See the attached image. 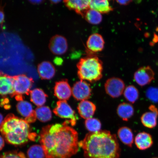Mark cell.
<instances>
[{
  "label": "cell",
  "mask_w": 158,
  "mask_h": 158,
  "mask_svg": "<svg viewBox=\"0 0 158 158\" xmlns=\"http://www.w3.org/2000/svg\"><path fill=\"white\" fill-rule=\"evenodd\" d=\"M69 120L62 124L48 125L42 128L40 142L45 158H71L79 149L78 133L69 126Z\"/></svg>",
  "instance_id": "1"
},
{
  "label": "cell",
  "mask_w": 158,
  "mask_h": 158,
  "mask_svg": "<svg viewBox=\"0 0 158 158\" xmlns=\"http://www.w3.org/2000/svg\"><path fill=\"white\" fill-rule=\"evenodd\" d=\"M79 146L85 158H119L121 153L116 135L106 130L87 134Z\"/></svg>",
  "instance_id": "2"
},
{
  "label": "cell",
  "mask_w": 158,
  "mask_h": 158,
  "mask_svg": "<svg viewBox=\"0 0 158 158\" xmlns=\"http://www.w3.org/2000/svg\"><path fill=\"white\" fill-rule=\"evenodd\" d=\"M0 132L7 143L15 146L34 141L36 134L31 133L30 126L25 120L10 114L0 126Z\"/></svg>",
  "instance_id": "3"
},
{
  "label": "cell",
  "mask_w": 158,
  "mask_h": 158,
  "mask_svg": "<svg viewBox=\"0 0 158 158\" xmlns=\"http://www.w3.org/2000/svg\"><path fill=\"white\" fill-rule=\"evenodd\" d=\"M77 74L80 80L94 82L102 77L103 64L97 56H88L80 59L77 65Z\"/></svg>",
  "instance_id": "4"
},
{
  "label": "cell",
  "mask_w": 158,
  "mask_h": 158,
  "mask_svg": "<svg viewBox=\"0 0 158 158\" xmlns=\"http://www.w3.org/2000/svg\"><path fill=\"white\" fill-rule=\"evenodd\" d=\"M15 93L14 97L18 102L23 100V95H28L33 83L32 78L24 74L13 76Z\"/></svg>",
  "instance_id": "5"
},
{
  "label": "cell",
  "mask_w": 158,
  "mask_h": 158,
  "mask_svg": "<svg viewBox=\"0 0 158 158\" xmlns=\"http://www.w3.org/2000/svg\"><path fill=\"white\" fill-rule=\"evenodd\" d=\"M53 112L59 117L69 119L72 126L76 125L78 120L77 116L66 101L59 100L57 102Z\"/></svg>",
  "instance_id": "6"
},
{
  "label": "cell",
  "mask_w": 158,
  "mask_h": 158,
  "mask_svg": "<svg viewBox=\"0 0 158 158\" xmlns=\"http://www.w3.org/2000/svg\"><path fill=\"white\" fill-rule=\"evenodd\" d=\"M106 93L111 97H119L123 94L125 85L123 80L119 78L112 77L108 79L104 85Z\"/></svg>",
  "instance_id": "7"
},
{
  "label": "cell",
  "mask_w": 158,
  "mask_h": 158,
  "mask_svg": "<svg viewBox=\"0 0 158 158\" xmlns=\"http://www.w3.org/2000/svg\"><path fill=\"white\" fill-rule=\"evenodd\" d=\"M92 92L90 85L84 80H80L75 83L72 88V94L74 98L81 102L89 98Z\"/></svg>",
  "instance_id": "8"
},
{
  "label": "cell",
  "mask_w": 158,
  "mask_h": 158,
  "mask_svg": "<svg viewBox=\"0 0 158 158\" xmlns=\"http://www.w3.org/2000/svg\"><path fill=\"white\" fill-rule=\"evenodd\" d=\"M155 73L150 66L141 67L134 73V79L137 84L144 86L155 80Z\"/></svg>",
  "instance_id": "9"
},
{
  "label": "cell",
  "mask_w": 158,
  "mask_h": 158,
  "mask_svg": "<svg viewBox=\"0 0 158 158\" xmlns=\"http://www.w3.org/2000/svg\"><path fill=\"white\" fill-rule=\"evenodd\" d=\"M49 47L53 54L62 55L68 50V41L66 38L62 35H55L51 39Z\"/></svg>",
  "instance_id": "10"
},
{
  "label": "cell",
  "mask_w": 158,
  "mask_h": 158,
  "mask_svg": "<svg viewBox=\"0 0 158 158\" xmlns=\"http://www.w3.org/2000/svg\"><path fill=\"white\" fill-rule=\"evenodd\" d=\"M15 93L13 77L0 72V97L9 95L13 98Z\"/></svg>",
  "instance_id": "11"
},
{
  "label": "cell",
  "mask_w": 158,
  "mask_h": 158,
  "mask_svg": "<svg viewBox=\"0 0 158 158\" xmlns=\"http://www.w3.org/2000/svg\"><path fill=\"white\" fill-rule=\"evenodd\" d=\"M54 95L60 100L67 101L72 96V88L66 79L55 83L54 88Z\"/></svg>",
  "instance_id": "12"
},
{
  "label": "cell",
  "mask_w": 158,
  "mask_h": 158,
  "mask_svg": "<svg viewBox=\"0 0 158 158\" xmlns=\"http://www.w3.org/2000/svg\"><path fill=\"white\" fill-rule=\"evenodd\" d=\"M149 111L142 114L141 121L142 124L146 127L153 128L157 126L158 110L153 105H151L149 106Z\"/></svg>",
  "instance_id": "13"
},
{
  "label": "cell",
  "mask_w": 158,
  "mask_h": 158,
  "mask_svg": "<svg viewBox=\"0 0 158 158\" xmlns=\"http://www.w3.org/2000/svg\"><path fill=\"white\" fill-rule=\"evenodd\" d=\"M90 1L86 0H66L64 1L66 7L83 17L85 13L90 9Z\"/></svg>",
  "instance_id": "14"
},
{
  "label": "cell",
  "mask_w": 158,
  "mask_h": 158,
  "mask_svg": "<svg viewBox=\"0 0 158 158\" xmlns=\"http://www.w3.org/2000/svg\"><path fill=\"white\" fill-rule=\"evenodd\" d=\"M104 44L103 37L98 33H94L91 35L86 42L88 48L94 52L102 51L104 48Z\"/></svg>",
  "instance_id": "15"
},
{
  "label": "cell",
  "mask_w": 158,
  "mask_h": 158,
  "mask_svg": "<svg viewBox=\"0 0 158 158\" xmlns=\"http://www.w3.org/2000/svg\"><path fill=\"white\" fill-rule=\"evenodd\" d=\"M134 141L136 147L141 151L149 149L153 144V138L151 134L144 131L138 133Z\"/></svg>",
  "instance_id": "16"
},
{
  "label": "cell",
  "mask_w": 158,
  "mask_h": 158,
  "mask_svg": "<svg viewBox=\"0 0 158 158\" xmlns=\"http://www.w3.org/2000/svg\"><path fill=\"white\" fill-rule=\"evenodd\" d=\"M96 109L95 105L87 100L81 101L77 107L78 112L81 117L86 120L92 118Z\"/></svg>",
  "instance_id": "17"
},
{
  "label": "cell",
  "mask_w": 158,
  "mask_h": 158,
  "mask_svg": "<svg viewBox=\"0 0 158 158\" xmlns=\"http://www.w3.org/2000/svg\"><path fill=\"white\" fill-rule=\"evenodd\" d=\"M37 70L40 77L42 80H51L54 77L56 73L54 65L48 61H44L39 64Z\"/></svg>",
  "instance_id": "18"
},
{
  "label": "cell",
  "mask_w": 158,
  "mask_h": 158,
  "mask_svg": "<svg viewBox=\"0 0 158 158\" xmlns=\"http://www.w3.org/2000/svg\"><path fill=\"white\" fill-rule=\"evenodd\" d=\"M29 94L31 102L38 107L43 106L45 104L48 97L44 90L40 88L31 90Z\"/></svg>",
  "instance_id": "19"
},
{
  "label": "cell",
  "mask_w": 158,
  "mask_h": 158,
  "mask_svg": "<svg viewBox=\"0 0 158 158\" xmlns=\"http://www.w3.org/2000/svg\"><path fill=\"white\" fill-rule=\"evenodd\" d=\"M118 135L122 143L131 148L134 141V134L132 130L127 127H122L118 130Z\"/></svg>",
  "instance_id": "20"
},
{
  "label": "cell",
  "mask_w": 158,
  "mask_h": 158,
  "mask_svg": "<svg viewBox=\"0 0 158 158\" xmlns=\"http://www.w3.org/2000/svg\"><path fill=\"white\" fill-rule=\"evenodd\" d=\"M90 9L96 10L101 14H108L113 10L106 0H91L89 1Z\"/></svg>",
  "instance_id": "21"
},
{
  "label": "cell",
  "mask_w": 158,
  "mask_h": 158,
  "mask_svg": "<svg viewBox=\"0 0 158 158\" xmlns=\"http://www.w3.org/2000/svg\"><path fill=\"white\" fill-rule=\"evenodd\" d=\"M117 113L124 121H127L134 115V108L131 104L123 102L118 106Z\"/></svg>",
  "instance_id": "22"
},
{
  "label": "cell",
  "mask_w": 158,
  "mask_h": 158,
  "mask_svg": "<svg viewBox=\"0 0 158 158\" xmlns=\"http://www.w3.org/2000/svg\"><path fill=\"white\" fill-rule=\"evenodd\" d=\"M37 118L42 122L50 121L52 118V112L48 106H43L37 107L35 110Z\"/></svg>",
  "instance_id": "23"
},
{
  "label": "cell",
  "mask_w": 158,
  "mask_h": 158,
  "mask_svg": "<svg viewBox=\"0 0 158 158\" xmlns=\"http://www.w3.org/2000/svg\"><path fill=\"white\" fill-rule=\"evenodd\" d=\"M85 19L90 24L98 25L102 22V14L92 9H89L84 15Z\"/></svg>",
  "instance_id": "24"
},
{
  "label": "cell",
  "mask_w": 158,
  "mask_h": 158,
  "mask_svg": "<svg viewBox=\"0 0 158 158\" xmlns=\"http://www.w3.org/2000/svg\"><path fill=\"white\" fill-rule=\"evenodd\" d=\"M16 108L19 113L25 118L28 117L34 111L32 105L26 101L19 102L17 104Z\"/></svg>",
  "instance_id": "25"
},
{
  "label": "cell",
  "mask_w": 158,
  "mask_h": 158,
  "mask_svg": "<svg viewBox=\"0 0 158 158\" xmlns=\"http://www.w3.org/2000/svg\"><path fill=\"white\" fill-rule=\"evenodd\" d=\"M124 98L130 103H135L139 98V92L137 88L130 85L125 88L123 92Z\"/></svg>",
  "instance_id": "26"
},
{
  "label": "cell",
  "mask_w": 158,
  "mask_h": 158,
  "mask_svg": "<svg viewBox=\"0 0 158 158\" xmlns=\"http://www.w3.org/2000/svg\"><path fill=\"white\" fill-rule=\"evenodd\" d=\"M27 154L28 158H45L44 149L39 145L31 146L27 150Z\"/></svg>",
  "instance_id": "27"
},
{
  "label": "cell",
  "mask_w": 158,
  "mask_h": 158,
  "mask_svg": "<svg viewBox=\"0 0 158 158\" xmlns=\"http://www.w3.org/2000/svg\"><path fill=\"white\" fill-rule=\"evenodd\" d=\"M85 125L86 129L92 133L101 131L102 127V124L100 120L95 118L86 119L85 122Z\"/></svg>",
  "instance_id": "28"
},
{
  "label": "cell",
  "mask_w": 158,
  "mask_h": 158,
  "mask_svg": "<svg viewBox=\"0 0 158 158\" xmlns=\"http://www.w3.org/2000/svg\"><path fill=\"white\" fill-rule=\"evenodd\" d=\"M0 158H27L22 152L12 151L6 152L0 156Z\"/></svg>",
  "instance_id": "29"
},
{
  "label": "cell",
  "mask_w": 158,
  "mask_h": 158,
  "mask_svg": "<svg viewBox=\"0 0 158 158\" xmlns=\"http://www.w3.org/2000/svg\"><path fill=\"white\" fill-rule=\"evenodd\" d=\"M147 97L153 102H158V88L152 87L148 89L146 92Z\"/></svg>",
  "instance_id": "30"
},
{
  "label": "cell",
  "mask_w": 158,
  "mask_h": 158,
  "mask_svg": "<svg viewBox=\"0 0 158 158\" xmlns=\"http://www.w3.org/2000/svg\"><path fill=\"white\" fill-rule=\"evenodd\" d=\"M37 117L36 114L35 110L33 111L32 114H31L28 117L25 118V120L27 123H33L36 121Z\"/></svg>",
  "instance_id": "31"
},
{
  "label": "cell",
  "mask_w": 158,
  "mask_h": 158,
  "mask_svg": "<svg viewBox=\"0 0 158 158\" xmlns=\"http://www.w3.org/2000/svg\"><path fill=\"white\" fill-rule=\"evenodd\" d=\"M5 20V14L3 7H0V24H2Z\"/></svg>",
  "instance_id": "32"
},
{
  "label": "cell",
  "mask_w": 158,
  "mask_h": 158,
  "mask_svg": "<svg viewBox=\"0 0 158 158\" xmlns=\"http://www.w3.org/2000/svg\"><path fill=\"white\" fill-rule=\"evenodd\" d=\"M117 2L121 5H127L132 2L133 1H116Z\"/></svg>",
  "instance_id": "33"
},
{
  "label": "cell",
  "mask_w": 158,
  "mask_h": 158,
  "mask_svg": "<svg viewBox=\"0 0 158 158\" xmlns=\"http://www.w3.org/2000/svg\"><path fill=\"white\" fill-rule=\"evenodd\" d=\"M4 139L0 135V151L3 149L5 146Z\"/></svg>",
  "instance_id": "34"
},
{
  "label": "cell",
  "mask_w": 158,
  "mask_h": 158,
  "mask_svg": "<svg viewBox=\"0 0 158 158\" xmlns=\"http://www.w3.org/2000/svg\"><path fill=\"white\" fill-rule=\"evenodd\" d=\"M54 62L56 64H59L62 63V59L61 58L59 59V58H56L55 59Z\"/></svg>",
  "instance_id": "35"
},
{
  "label": "cell",
  "mask_w": 158,
  "mask_h": 158,
  "mask_svg": "<svg viewBox=\"0 0 158 158\" xmlns=\"http://www.w3.org/2000/svg\"><path fill=\"white\" fill-rule=\"evenodd\" d=\"M4 119L2 114L0 113V126H1L2 123H3Z\"/></svg>",
  "instance_id": "36"
},
{
  "label": "cell",
  "mask_w": 158,
  "mask_h": 158,
  "mask_svg": "<svg viewBox=\"0 0 158 158\" xmlns=\"http://www.w3.org/2000/svg\"><path fill=\"white\" fill-rule=\"evenodd\" d=\"M43 1H31V2H32L33 3H37L38 4L40 3L41 2Z\"/></svg>",
  "instance_id": "37"
},
{
  "label": "cell",
  "mask_w": 158,
  "mask_h": 158,
  "mask_svg": "<svg viewBox=\"0 0 158 158\" xmlns=\"http://www.w3.org/2000/svg\"><path fill=\"white\" fill-rule=\"evenodd\" d=\"M60 1H51V2L53 3H59V2H60Z\"/></svg>",
  "instance_id": "38"
},
{
  "label": "cell",
  "mask_w": 158,
  "mask_h": 158,
  "mask_svg": "<svg viewBox=\"0 0 158 158\" xmlns=\"http://www.w3.org/2000/svg\"><path fill=\"white\" fill-rule=\"evenodd\" d=\"M158 158V157H153V158Z\"/></svg>",
  "instance_id": "39"
}]
</instances>
